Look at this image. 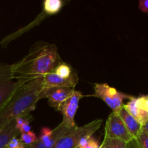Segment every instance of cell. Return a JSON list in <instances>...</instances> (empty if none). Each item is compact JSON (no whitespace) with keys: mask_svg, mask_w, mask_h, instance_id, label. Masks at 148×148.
<instances>
[{"mask_svg":"<svg viewBox=\"0 0 148 148\" xmlns=\"http://www.w3.org/2000/svg\"><path fill=\"white\" fill-rule=\"evenodd\" d=\"M31 119H32V117L29 116L26 117L24 122H23V124H22V126L19 128L18 130L19 132H20V134H24V133H27L28 132L31 131V127H30V121H31Z\"/></svg>","mask_w":148,"mask_h":148,"instance_id":"ffe728a7","label":"cell"},{"mask_svg":"<svg viewBox=\"0 0 148 148\" xmlns=\"http://www.w3.org/2000/svg\"><path fill=\"white\" fill-rule=\"evenodd\" d=\"M62 62L56 45L37 41L21 60L11 64L12 77L23 82L32 80L51 73Z\"/></svg>","mask_w":148,"mask_h":148,"instance_id":"6da1fadb","label":"cell"},{"mask_svg":"<svg viewBox=\"0 0 148 148\" xmlns=\"http://www.w3.org/2000/svg\"><path fill=\"white\" fill-rule=\"evenodd\" d=\"M83 97L82 92L75 90L72 96L61 104L58 111H60L63 116L62 124L70 129L76 128L75 117L79 107V101Z\"/></svg>","mask_w":148,"mask_h":148,"instance_id":"ba28073f","label":"cell"},{"mask_svg":"<svg viewBox=\"0 0 148 148\" xmlns=\"http://www.w3.org/2000/svg\"><path fill=\"white\" fill-rule=\"evenodd\" d=\"M124 106V105H123ZM117 114H119L121 119H122L126 128L127 129L130 134L133 137V138L135 139L139 134L141 132L142 125L134 118L125 109L124 107H121L119 109L118 111H116Z\"/></svg>","mask_w":148,"mask_h":148,"instance_id":"8fae6325","label":"cell"},{"mask_svg":"<svg viewBox=\"0 0 148 148\" xmlns=\"http://www.w3.org/2000/svg\"><path fill=\"white\" fill-rule=\"evenodd\" d=\"M123 107L124 109L130 114L132 117H134L142 126L147 121L148 119V114L145 111L140 109L136 103V98L133 97L130 100L127 104H124Z\"/></svg>","mask_w":148,"mask_h":148,"instance_id":"7c38bea8","label":"cell"},{"mask_svg":"<svg viewBox=\"0 0 148 148\" xmlns=\"http://www.w3.org/2000/svg\"><path fill=\"white\" fill-rule=\"evenodd\" d=\"M127 148H148V134L140 132L135 139L127 143Z\"/></svg>","mask_w":148,"mask_h":148,"instance_id":"9a60e30c","label":"cell"},{"mask_svg":"<svg viewBox=\"0 0 148 148\" xmlns=\"http://www.w3.org/2000/svg\"><path fill=\"white\" fill-rule=\"evenodd\" d=\"M142 132H144L147 133L148 134V119L147 120L145 123L142 126V129H141Z\"/></svg>","mask_w":148,"mask_h":148,"instance_id":"cb8c5ba5","label":"cell"},{"mask_svg":"<svg viewBox=\"0 0 148 148\" xmlns=\"http://www.w3.org/2000/svg\"><path fill=\"white\" fill-rule=\"evenodd\" d=\"M23 82L13 78L11 64L0 63V111Z\"/></svg>","mask_w":148,"mask_h":148,"instance_id":"277c9868","label":"cell"},{"mask_svg":"<svg viewBox=\"0 0 148 148\" xmlns=\"http://www.w3.org/2000/svg\"><path fill=\"white\" fill-rule=\"evenodd\" d=\"M119 139L129 143L134 140L126 128L121 117L116 112H112L107 119L105 126V137Z\"/></svg>","mask_w":148,"mask_h":148,"instance_id":"52a82bcc","label":"cell"},{"mask_svg":"<svg viewBox=\"0 0 148 148\" xmlns=\"http://www.w3.org/2000/svg\"><path fill=\"white\" fill-rule=\"evenodd\" d=\"M82 148H100V145L98 144V142L93 137H91L88 141V144Z\"/></svg>","mask_w":148,"mask_h":148,"instance_id":"7402d4cb","label":"cell"},{"mask_svg":"<svg viewBox=\"0 0 148 148\" xmlns=\"http://www.w3.org/2000/svg\"><path fill=\"white\" fill-rule=\"evenodd\" d=\"M100 148H127V143L119 139L104 137Z\"/></svg>","mask_w":148,"mask_h":148,"instance_id":"e0dca14e","label":"cell"},{"mask_svg":"<svg viewBox=\"0 0 148 148\" xmlns=\"http://www.w3.org/2000/svg\"><path fill=\"white\" fill-rule=\"evenodd\" d=\"M78 81L79 77L75 72L70 77L67 79L60 77L53 72L43 77L42 88H69L75 89V86L78 83Z\"/></svg>","mask_w":148,"mask_h":148,"instance_id":"30bf717a","label":"cell"},{"mask_svg":"<svg viewBox=\"0 0 148 148\" xmlns=\"http://www.w3.org/2000/svg\"><path fill=\"white\" fill-rule=\"evenodd\" d=\"M62 0H45L43 2V11L49 16L59 12L63 7Z\"/></svg>","mask_w":148,"mask_h":148,"instance_id":"5bb4252c","label":"cell"},{"mask_svg":"<svg viewBox=\"0 0 148 148\" xmlns=\"http://www.w3.org/2000/svg\"><path fill=\"white\" fill-rule=\"evenodd\" d=\"M19 133L16 128L15 120L1 129L0 130V148H7L9 142L14 137H17Z\"/></svg>","mask_w":148,"mask_h":148,"instance_id":"4fadbf2b","label":"cell"},{"mask_svg":"<svg viewBox=\"0 0 148 148\" xmlns=\"http://www.w3.org/2000/svg\"><path fill=\"white\" fill-rule=\"evenodd\" d=\"M53 72L60 77L67 79V78L70 77L72 76V75L75 72V71L71 67L70 65L64 62H61L55 68Z\"/></svg>","mask_w":148,"mask_h":148,"instance_id":"2e32d148","label":"cell"},{"mask_svg":"<svg viewBox=\"0 0 148 148\" xmlns=\"http://www.w3.org/2000/svg\"><path fill=\"white\" fill-rule=\"evenodd\" d=\"M136 103L140 109L148 114V95H142L136 98Z\"/></svg>","mask_w":148,"mask_h":148,"instance_id":"d6986e66","label":"cell"},{"mask_svg":"<svg viewBox=\"0 0 148 148\" xmlns=\"http://www.w3.org/2000/svg\"><path fill=\"white\" fill-rule=\"evenodd\" d=\"M75 91V89L69 88H42L38 94V98L39 100L48 98L49 105L58 111L61 104L72 96Z\"/></svg>","mask_w":148,"mask_h":148,"instance_id":"9c48e42d","label":"cell"},{"mask_svg":"<svg viewBox=\"0 0 148 148\" xmlns=\"http://www.w3.org/2000/svg\"><path fill=\"white\" fill-rule=\"evenodd\" d=\"M43 77L24 82L0 111V130L18 117L28 116L39 101Z\"/></svg>","mask_w":148,"mask_h":148,"instance_id":"7a4b0ae2","label":"cell"},{"mask_svg":"<svg viewBox=\"0 0 148 148\" xmlns=\"http://www.w3.org/2000/svg\"><path fill=\"white\" fill-rule=\"evenodd\" d=\"M7 148H26V146L20 141V139L14 137L9 142Z\"/></svg>","mask_w":148,"mask_h":148,"instance_id":"44dd1931","label":"cell"},{"mask_svg":"<svg viewBox=\"0 0 148 148\" xmlns=\"http://www.w3.org/2000/svg\"><path fill=\"white\" fill-rule=\"evenodd\" d=\"M139 9L143 12L148 14V0H140L139 1Z\"/></svg>","mask_w":148,"mask_h":148,"instance_id":"603a6c76","label":"cell"},{"mask_svg":"<svg viewBox=\"0 0 148 148\" xmlns=\"http://www.w3.org/2000/svg\"><path fill=\"white\" fill-rule=\"evenodd\" d=\"M26 148H27V147H26Z\"/></svg>","mask_w":148,"mask_h":148,"instance_id":"d4e9b609","label":"cell"},{"mask_svg":"<svg viewBox=\"0 0 148 148\" xmlns=\"http://www.w3.org/2000/svg\"><path fill=\"white\" fill-rule=\"evenodd\" d=\"M102 123V119H95L82 127H77L61 138L53 148H77L81 138L86 135H93Z\"/></svg>","mask_w":148,"mask_h":148,"instance_id":"3957f363","label":"cell"},{"mask_svg":"<svg viewBox=\"0 0 148 148\" xmlns=\"http://www.w3.org/2000/svg\"><path fill=\"white\" fill-rule=\"evenodd\" d=\"M95 96L101 98L107 106L113 110V112H116L123 106V102L125 99H131L133 96L119 92L116 88L109 86L108 84L96 83L94 85Z\"/></svg>","mask_w":148,"mask_h":148,"instance_id":"5b68a950","label":"cell"},{"mask_svg":"<svg viewBox=\"0 0 148 148\" xmlns=\"http://www.w3.org/2000/svg\"><path fill=\"white\" fill-rule=\"evenodd\" d=\"M38 138L33 132L30 131L24 134H20V140L25 146H30L37 141Z\"/></svg>","mask_w":148,"mask_h":148,"instance_id":"ac0fdd59","label":"cell"},{"mask_svg":"<svg viewBox=\"0 0 148 148\" xmlns=\"http://www.w3.org/2000/svg\"><path fill=\"white\" fill-rule=\"evenodd\" d=\"M74 129H70L61 123L53 130L43 127L37 141L27 148H53L61 138L70 132Z\"/></svg>","mask_w":148,"mask_h":148,"instance_id":"8992f818","label":"cell"}]
</instances>
